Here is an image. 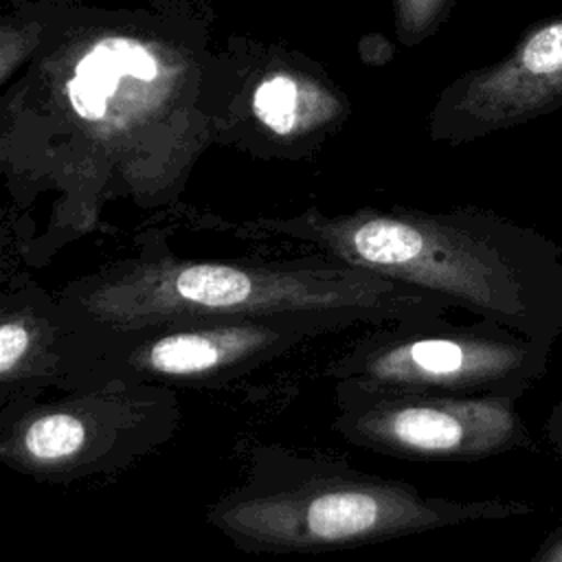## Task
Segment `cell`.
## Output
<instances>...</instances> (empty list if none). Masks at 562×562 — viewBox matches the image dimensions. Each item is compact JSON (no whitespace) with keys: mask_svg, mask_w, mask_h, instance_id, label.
Listing matches in <instances>:
<instances>
[{"mask_svg":"<svg viewBox=\"0 0 562 562\" xmlns=\"http://www.w3.org/2000/svg\"><path fill=\"white\" fill-rule=\"evenodd\" d=\"M233 231L303 244L327 259L437 294L551 349L562 336V248L487 209H307L248 220Z\"/></svg>","mask_w":562,"mask_h":562,"instance_id":"1","label":"cell"},{"mask_svg":"<svg viewBox=\"0 0 562 562\" xmlns=\"http://www.w3.org/2000/svg\"><path fill=\"white\" fill-rule=\"evenodd\" d=\"M70 327L123 329L182 318H241L296 312L342 314L362 325L446 316L454 305L437 294L327 259L184 257L160 237L57 292Z\"/></svg>","mask_w":562,"mask_h":562,"instance_id":"2","label":"cell"},{"mask_svg":"<svg viewBox=\"0 0 562 562\" xmlns=\"http://www.w3.org/2000/svg\"><path fill=\"white\" fill-rule=\"evenodd\" d=\"M520 501H454L314 452L259 443L206 522L246 553H325L531 514Z\"/></svg>","mask_w":562,"mask_h":562,"instance_id":"3","label":"cell"},{"mask_svg":"<svg viewBox=\"0 0 562 562\" xmlns=\"http://www.w3.org/2000/svg\"><path fill=\"white\" fill-rule=\"evenodd\" d=\"M44 75L40 105L81 140L101 147L94 202L127 193L138 204H162L154 178L136 154L140 130L171 123V105L191 92L193 55L173 37L140 31H92L64 37Z\"/></svg>","mask_w":562,"mask_h":562,"instance_id":"4","label":"cell"},{"mask_svg":"<svg viewBox=\"0 0 562 562\" xmlns=\"http://www.w3.org/2000/svg\"><path fill=\"white\" fill-rule=\"evenodd\" d=\"M362 325L342 314L296 312L241 318H182L123 329L68 325L66 389L103 382L222 386L327 334Z\"/></svg>","mask_w":562,"mask_h":562,"instance_id":"5","label":"cell"},{"mask_svg":"<svg viewBox=\"0 0 562 562\" xmlns=\"http://www.w3.org/2000/svg\"><path fill=\"white\" fill-rule=\"evenodd\" d=\"M180 419V397L162 384L112 380L57 391L0 411V461L50 485L108 476L160 450Z\"/></svg>","mask_w":562,"mask_h":562,"instance_id":"6","label":"cell"},{"mask_svg":"<svg viewBox=\"0 0 562 562\" xmlns=\"http://www.w3.org/2000/svg\"><path fill=\"white\" fill-rule=\"evenodd\" d=\"M551 351L483 318L470 325L413 318L375 325L327 373L334 389L518 400L544 375Z\"/></svg>","mask_w":562,"mask_h":562,"instance_id":"7","label":"cell"},{"mask_svg":"<svg viewBox=\"0 0 562 562\" xmlns=\"http://www.w3.org/2000/svg\"><path fill=\"white\" fill-rule=\"evenodd\" d=\"M334 391V430L362 450L415 461H479L536 450L516 397Z\"/></svg>","mask_w":562,"mask_h":562,"instance_id":"8","label":"cell"},{"mask_svg":"<svg viewBox=\"0 0 562 562\" xmlns=\"http://www.w3.org/2000/svg\"><path fill=\"white\" fill-rule=\"evenodd\" d=\"M562 108V13L529 26L498 61L463 72L437 97L428 136L463 145Z\"/></svg>","mask_w":562,"mask_h":562,"instance_id":"9","label":"cell"},{"mask_svg":"<svg viewBox=\"0 0 562 562\" xmlns=\"http://www.w3.org/2000/svg\"><path fill=\"white\" fill-rule=\"evenodd\" d=\"M68 323L57 294L13 274L0 294V411L20 408L66 389Z\"/></svg>","mask_w":562,"mask_h":562,"instance_id":"10","label":"cell"},{"mask_svg":"<svg viewBox=\"0 0 562 562\" xmlns=\"http://www.w3.org/2000/svg\"><path fill=\"white\" fill-rule=\"evenodd\" d=\"M248 110L272 138L296 143L334 125L347 112V103L312 70L279 61L257 75Z\"/></svg>","mask_w":562,"mask_h":562,"instance_id":"11","label":"cell"},{"mask_svg":"<svg viewBox=\"0 0 562 562\" xmlns=\"http://www.w3.org/2000/svg\"><path fill=\"white\" fill-rule=\"evenodd\" d=\"M457 0H393L395 35L404 46L428 40L448 18Z\"/></svg>","mask_w":562,"mask_h":562,"instance_id":"12","label":"cell"},{"mask_svg":"<svg viewBox=\"0 0 562 562\" xmlns=\"http://www.w3.org/2000/svg\"><path fill=\"white\" fill-rule=\"evenodd\" d=\"M0 37H2V48H0V53H2V83H7L9 77L13 75L15 66H20L40 46L42 26L35 22V24L11 29L9 22H4Z\"/></svg>","mask_w":562,"mask_h":562,"instance_id":"13","label":"cell"},{"mask_svg":"<svg viewBox=\"0 0 562 562\" xmlns=\"http://www.w3.org/2000/svg\"><path fill=\"white\" fill-rule=\"evenodd\" d=\"M527 562H562V522L544 538Z\"/></svg>","mask_w":562,"mask_h":562,"instance_id":"14","label":"cell"},{"mask_svg":"<svg viewBox=\"0 0 562 562\" xmlns=\"http://www.w3.org/2000/svg\"><path fill=\"white\" fill-rule=\"evenodd\" d=\"M544 439L549 448L562 459V397L551 408L547 422H544Z\"/></svg>","mask_w":562,"mask_h":562,"instance_id":"15","label":"cell"}]
</instances>
